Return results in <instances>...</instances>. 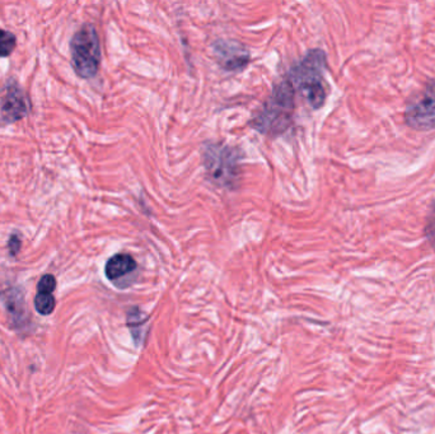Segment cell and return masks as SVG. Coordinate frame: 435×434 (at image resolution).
Returning a JSON list of instances; mask_svg holds the SVG:
<instances>
[{"instance_id":"11","label":"cell","mask_w":435,"mask_h":434,"mask_svg":"<svg viewBox=\"0 0 435 434\" xmlns=\"http://www.w3.org/2000/svg\"><path fill=\"white\" fill-rule=\"evenodd\" d=\"M15 36L8 31L4 29H0V56L1 57H6L9 56L13 50L15 49Z\"/></svg>"},{"instance_id":"4","label":"cell","mask_w":435,"mask_h":434,"mask_svg":"<svg viewBox=\"0 0 435 434\" xmlns=\"http://www.w3.org/2000/svg\"><path fill=\"white\" fill-rule=\"evenodd\" d=\"M71 64L78 76L93 78L99 69L101 45L96 28L85 24L73 36L71 42Z\"/></svg>"},{"instance_id":"7","label":"cell","mask_w":435,"mask_h":434,"mask_svg":"<svg viewBox=\"0 0 435 434\" xmlns=\"http://www.w3.org/2000/svg\"><path fill=\"white\" fill-rule=\"evenodd\" d=\"M213 49L223 69L237 71L243 69L250 62V51L238 41L219 40L214 42Z\"/></svg>"},{"instance_id":"14","label":"cell","mask_w":435,"mask_h":434,"mask_svg":"<svg viewBox=\"0 0 435 434\" xmlns=\"http://www.w3.org/2000/svg\"><path fill=\"white\" fill-rule=\"evenodd\" d=\"M8 247H9V251L10 253L15 256L17 252L20 251V248H21V239L18 236H12L10 239H9V242H8Z\"/></svg>"},{"instance_id":"8","label":"cell","mask_w":435,"mask_h":434,"mask_svg":"<svg viewBox=\"0 0 435 434\" xmlns=\"http://www.w3.org/2000/svg\"><path fill=\"white\" fill-rule=\"evenodd\" d=\"M138 267L136 261L129 253H116L106 262L105 274L107 279L115 281L134 273Z\"/></svg>"},{"instance_id":"9","label":"cell","mask_w":435,"mask_h":434,"mask_svg":"<svg viewBox=\"0 0 435 434\" xmlns=\"http://www.w3.org/2000/svg\"><path fill=\"white\" fill-rule=\"evenodd\" d=\"M127 328L131 332L135 345H141L145 337V323L148 316L143 314L138 307H131L127 314Z\"/></svg>"},{"instance_id":"5","label":"cell","mask_w":435,"mask_h":434,"mask_svg":"<svg viewBox=\"0 0 435 434\" xmlns=\"http://www.w3.org/2000/svg\"><path fill=\"white\" fill-rule=\"evenodd\" d=\"M405 122L418 132L435 129V80L427 84L420 96L408 104L405 111Z\"/></svg>"},{"instance_id":"1","label":"cell","mask_w":435,"mask_h":434,"mask_svg":"<svg viewBox=\"0 0 435 434\" xmlns=\"http://www.w3.org/2000/svg\"><path fill=\"white\" fill-rule=\"evenodd\" d=\"M294 85L290 79H285L276 84L266 104L252 120V127L261 134L271 136L284 133L292 124V116L294 112Z\"/></svg>"},{"instance_id":"3","label":"cell","mask_w":435,"mask_h":434,"mask_svg":"<svg viewBox=\"0 0 435 434\" xmlns=\"http://www.w3.org/2000/svg\"><path fill=\"white\" fill-rule=\"evenodd\" d=\"M203 162L208 176L218 186L231 189L238 182V153L233 148L208 143L204 147Z\"/></svg>"},{"instance_id":"10","label":"cell","mask_w":435,"mask_h":434,"mask_svg":"<svg viewBox=\"0 0 435 434\" xmlns=\"http://www.w3.org/2000/svg\"><path fill=\"white\" fill-rule=\"evenodd\" d=\"M36 311L40 315H50L55 308V298L52 294L37 293L35 298Z\"/></svg>"},{"instance_id":"6","label":"cell","mask_w":435,"mask_h":434,"mask_svg":"<svg viewBox=\"0 0 435 434\" xmlns=\"http://www.w3.org/2000/svg\"><path fill=\"white\" fill-rule=\"evenodd\" d=\"M29 113V101L21 88L9 83L0 94V119L6 122H15Z\"/></svg>"},{"instance_id":"12","label":"cell","mask_w":435,"mask_h":434,"mask_svg":"<svg viewBox=\"0 0 435 434\" xmlns=\"http://www.w3.org/2000/svg\"><path fill=\"white\" fill-rule=\"evenodd\" d=\"M55 288H57L55 276L46 274L40 280V283L37 286V290H38V293L52 294V292L55 290Z\"/></svg>"},{"instance_id":"2","label":"cell","mask_w":435,"mask_h":434,"mask_svg":"<svg viewBox=\"0 0 435 434\" xmlns=\"http://www.w3.org/2000/svg\"><path fill=\"white\" fill-rule=\"evenodd\" d=\"M326 69V54L322 50H311L301 63L292 70L290 82L297 85L307 98L312 108H321L326 101L323 71Z\"/></svg>"},{"instance_id":"13","label":"cell","mask_w":435,"mask_h":434,"mask_svg":"<svg viewBox=\"0 0 435 434\" xmlns=\"http://www.w3.org/2000/svg\"><path fill=\"white\" fill-rule=\"evenodd\" d=\"M425 234H427L430 245L433 246V248L435 250V209L428 218V222L425 225Z\"/></svg>"}]
</instances>
